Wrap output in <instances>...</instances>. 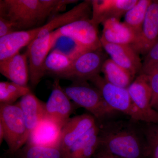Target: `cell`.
Here are the masks:
<instances>
[{
	"label": "cell",
	"instance_id": "cell-1",
	"mask_svg": "<svg viewBox=\"0 0 158 158\" xmlns=\"http://www.w3.org/2000/svg\"><path fill=\"white\" fill-rule=\"evenodd\" d=\"M141 122L111 120L99 125V146L119 158L147 157V143Z\"/></svg>",
	"mask_w": 158,
	"mask_h": 158
},
{
	"label": "cell",
	"instance_id": "cell-2",
	"mask_svg": "<svg viewBox=\"0 0 158 158\" xmlns=\"http://www.w3.org/2000/svg\"><path fill=\"white\" fill-rule=\"evenodd\" d=\"M0 17L10 21L16 31L34 28L44 20L40 0H1Z\"/></svg>",
	"mask_w": 158,
	"mask_h": 158
},
{
	"label": "cell",
	"instance_id": "cell-3",
	"mask_svg": "<svg viewBox=\"0 0 158 158\" xmlns=\"http://www.w3.org/2000/svg\"><path fill=\"white\" fill-rule=\"evenodd\" d=\"M63 90L71 100L88 111L97 122L103 121L116 112L106 103L99 90L88 81L73 82Z\"/></svg>",
	"mask_w": 158,
	"mask_h": 158
},
{
	"label": "cell",
	"instance_id": "cell-4",
	"mask_svg": "<svg viewBox=\"0 0 158 158\" xmlns=\"http://www.w3.org/2000/svg\"><path fill=\"white\" fill-rule=\"evenodd\" d=\"M0 124L4 129L8 154H13L27 143L30 136L22 111L16 104H0Z\"/></svg>",
	"mask_w": 158,
	"mask_h": 158
},
{
	"label": "cell",
	"instance_id": "cell-5",
	"mask_svg": "<svg viewBox=\"0 0 158 158\" xmlns=\"http://www.w3.org/2000/svg\"><path fill=\"white\" fill-rule=\"evenodd\" d=\"M90 81L97 88L108 106L116 111H120L136 122H145V118L133 102L127 88L113 85L99 74Z\"/></svg>",
	"mask_w": 158,
	"mask_h": 158
},
{
	"label": "cell",
	"instance_id": "cell-6",
	"mask_svg": "<svg viewBox=\"0 0 158 158\" xmlns=\"http://www.w3.org/2000/svg\"><path fill=\"white\" fill-rule=\"evenodd\" d=\"M106 59L102 48L86 51L78 56L68 70L59 77L73 82L88 81L99 74Z\"/></svg>",
	"mask_w": 158,
	"mask_h": 158
},
{
	"label": "cell",
	"instance_id": "cell-7",
	"mask_svg": "<svg viewBox=\"0 0 158 158\" xmlns=\"http://www.w3.org/2000/svg\"><path fill=\"white\" fill-rule=\"evenodd\" d=\"M98 27L91 18L75 21L51 32L52 38L58 36H67L74 40L88 50L102 48L101 41L98 36Z\"/></svg>",
	"mask_w": 158,
	"mask_h": 158
},
{
	"label": "cell",
	"instance_id": "cell-8",
	"mask_svg": "<svg viewBox=\"0 0 158 158\" xmlns=\"http://www.w3.org/2000/svg\"><path fill=\"white\" fill-rule=\"evenodd\" d=\"M51 32L41 31L37 37L27 46V54L29 62L30 81L34 88L45 74V60L52 49Z\"/></svg>",
	"mask_w": 158,
	"mask_h": 158
},
{
	"label": "cell",
	"instance_id": "cell-9",
	"mask_svg": "<svg viewBox=\"0 0 158 158\" xmlns=\"http://www.w3.org/2000/svg\"><path fill=\"white\" fill-rule=\"evenodd\" d=\"M127 89L133 102L144 116L145 123H158V112L151 106L152 90L148 76L140 73Z\"/></svg>",
	"mask_w": 158,
	"mask_h": 158
},
{
	"label": "cell",
	"instance_id": "cell-10",
	"mask_svg": "<svg viewBox=\"0 0 158 158\" xmlns=\"http://www.w3.org/2000/svg\"><path fill=\"white\" fill-rule=\"evenodd\" d=\"M60 85L59 79L54 81L50 95L45 103L44 117L52 120L63 128L70 119L73 106Z\"/></svg>",
	"mask_w": 158,
	"mask_h": 158
},
{
	"label": "cell",
	"instance_id": "cell-11",
	"mask_svg": "<svg viewBox=\"0 0 158 158\" xmlns=\"http://www.w3.org/2000/svg\"><path fill=\"white\" fill-rule=\"evenodd\" d=\"M158 41V1H152L148 9L140 34L131 44L137 53L145 56Z\"/></svg>",
	"mask_w": 158,
	"mask_h": 158
},
{
	"label": "cell",
	"instance_id": "cell-12",
	"mask_svg": "<svg viewBox=\"0 0 158 158\" xmlns=\"http://www.w3.org/2000/svg\"><path fill=\"white\" fill-rule=\"evenodd\" d=\"M138 0H93L91 19L96 25L112 19L120 18Z\"/></svg>",
	"mask_w": 158,
	"mask_h": 158
},
{
	"label": "cell",
	"instance_id": "cell-13",
	"mask_svg": "<svg viewBox=\"0 0 158 158\" xmlns=\"http://www.w3.org/2000/svg\"><path fill=\"white\" fill-rule=\"evenodd\" d=\"M97 124L96 118L88 113L70 118L62 128L59 146L65 155L77 140Z\"/></svg>",
	"mask_w": 158,
	"mask_h": 158
},
{
	"label": "cell",
	"instance_id": "cell-14",
	"mask_svg": "<svg viewBox=\"0 0 158 158\" xmlns=\"http://www.w3.org/2000/svg\"><path fill=\"white\" fill-rule=\"evenodd\" d=\"M100 40L102 47L117 65L128 71L134 77L141 72L142 64L139 55L131 45L114 44Z\"/></svg>",
	"mask_w": 158,
	"mask_h": 158
},
{
	"label": "cell",
	"instance_id": "cell-15",
	"mask_svg": "<svg viewBox=\"0 0 158 158\" xmlns=\"http://www.w3.org/2000/svg\"><path fill=\"white\" fill-rule=\"evenodd\" d=\"M27 54L19 53L0 61V72L11 82L27 87L30 81L29 65Z\"/></svg>",
	"mask_w": 158,
	"mask_h": 158
},
{
	"label": "cell",
	"instance_id": "cell-16",
	"mask_svg": "<svg viewBox=\"0 0 158 158\" xmlns=\"http://www.w3.org/2000/svg\"><path fill=\"white\" fill-rule=\"evenodd\" d=\"M62 129L56 122L44 117L30 134L27 143L48 147L59 146Z\"/></svg>",
	"mask_w": 158,
	"mask_h": 158
},
{
	"label": "cell",
	"instance_id": "cell-17",
	"mask_svg": "<svg viewBox=\"0 0 158 158\" xmlns=\"http://www.w3.org/2000/svg\"><path fill=\"white\" fill-rule=\"evenodd\" d=\"M16 104L22 111L30 135L45 116V103L31 91L22 97Z\"/></svg>",
	"mask_w": 158,
	"mask_h": 158
},
{
	"label": "cell",
	"instance_id": "cell-18",
	"mask_svg": "<svg viewBox=\"0 0 158 158\" xmlns=\"http://www.w3.org/2000/svg\"><path fill=\"white\" fill-rule=\"evenodd\" d=\"M100 39L110 43L131 45L135 40L136 35L128 26L119 20L112 19L106 21Z\"/></svg>",
	"mask_w": 158,
	"mask_h": 158
},
{
	"label": "cell",
	"instance_id": "cell-19",
	"mask_svg": "<svg viewBox=\"0 0 158 158\" xmlns=\"http://www.w3.org/2000/svg\"><path fill=\"white\" fill-rule=\"evenodd\" d=\"M98 124L77 140L66 153L67 158H92L99 146Z\"/></svg>",
	"mask_w": 158,
	"mask_h": 158
},
{
	"label": "cell",
	"instance_id": "cell-20",
	"mask_svg": "<svg viewBox=\"0 0 158 158\" xmlns=\"http://www.w3.org/2000/svg\"><path fill=\"white\" fill-rule=\"evenodd\" d=\"M11 155L14 158H67L60 146L48 147L27 143Z\"/></svg>",
	"mask_w": 158,
	"mask_h": 158
},
{
	"label": "cell",
	"instance_id": "cell-21",
	"mask_svg": "<svg viewBox=\"0 0 158 158\" xmlns=\"http://www.w3.org/2000/svg\"><path fill=\"white\" fill-rule=\"evenodd\" d=\"M101 72L104 75V78L107 81L123 88H128L135 77L111 59H107L105 61Z\"/></svg>",
	"mask_w": 158,
	"mask_h": 158
},
{
	"label": "cell",
	"instance_id": "cell-22",
	"mask_svg": "<svg viewBox=\"0 0 158 158\" xmlns=\"http://www.w3.org/2000/svg\"><path fill=\"white\" fill-rule=\"evenodd\" d=\"M152 1L138 0L125 15L123 22L135 32L136 37L141 32L148 9Z\"/></svg>",
	"mask_w": 158,
	"mask_h": 158
},
{
	"label": "cell",
	"instance_id": "cell-23",
	"mask_svg": "<svg viewBox=\"0 0 158 158\" xmlns=\"http://www.w3.org/2000/svg\"><path fill=\"white\" fill-rule=\"evenodd\" d=\"M76 58L68 56L58 51H51L44 63L45 74H51L59 77L68 70Z\"/></svg>",
	"mask_w": 158,
	"mask_h": 158
},
{
	"label": "cell",
	"instance_id": "cell-24",
	"mask_svg": "<svg viewBox=\"0 0 158 158\" xmlns=\"http://www.w3.org/2000/svg\"><path fill=\"white\" fill-rule=\"evenodd\" d=\"M52 50L58 51L68 56L76 58L80 54L88 50L80 45L74 40L67 36H58L52 38Z\"/></svg>",
	"mask_w": 158,
	"mask_h": 158
},
{
	"label": "cell",
	"instance_id": "cell-25",
	"mask_svg": "<svg viewBox=\"0 0 158 158\" xmlns=\"http://www.w3.org/2000/svg\"><path fill=\"white\" fill-rule=\"evenodd\" d=\"M28 86L25 87L12 82H0V102L12 105L18 99L31 92Z\"/></svg>",
	"mask_w": 158,
	"mask_h": 158
},
{
	"label": "cell",
	"instance_id": "cell-26",
	"mask_svg": "<svg viewBox=\"0 0 158 158\" xmlns=\"http://www.w3.org/2000/svg\"><path fill=\"white\" fill-rule=\"evenodd\" d=\"M140 123L147 143V157L158 158V123Z\"/></svg>",
	"mask_w": 158,
	"mask_h": 158
},
{
	"label": "cell",
	"instance_id": "cell-27",
	"mask_svg": "<svg viewBox=\"0 0 158 158\" xmlns=\"http://www.w3.org/2000/svg\"><path fill=\"white\" fill-rule=\"evenodd\" d=\"M44 19L48 17L57 15L58 12L63 11L67 5L77 2L75 0H40Z\"/></svg>",
	"mask_w": 158,
	"mask_h": 158
},
{
	"label": "cell",
	"instance_id": "cell-28",
	"mask_svg": "<svg viewBox=\"0 0 158 158\" xmlns=\"http://www.w3.org/2000/svg\"><path fill=\"white\" fill-rule=\"evenodd\" d=\"M158 62V41L145 56L142 69L148 68Z\"/></svg>",
	"mask_w": 158,
	"mask_h": 158
},
{
	"label": "cell",
	"instance_id": "cell-29",
	"mask_svg": "<svg viewBox=\"0 0 158 158\" xmlns=\"http://www.w3.org/2000/svg\"><path fill=\"white\" fill-rule=\"evenodd\" d=\"M146 75L148 76L151 88V106L152 107L158 101V73L152 72Z\"/></svg>",
	"mask_w": 158,
	"mask_h": 158
},
{
	"label": "cell",
	"instance_id": "cell-30",
	"mask_svg": "<svg viewBox=\"0 0 158 158\" xmlns=\"http://www.w3.org/2000/svg\"><path fill=\"white\" fill-rule=\"evenodd\" d=\"M16 31L12 23L4 18L0 17V37Z\"/></svg>",
	"mask_w": 158,
	"mask_h": 158
},
{
	"label": "cell",
	"instance_id": "cell-31",
	"mask_svg": "<svg viewBox=\"0 0 158 158\" xmlns=\"http://www.w3.org/2000/svg\"><path fill=\"white\" fill-rule=\"evenodd\" d=\"M92 158H119L113 155L104 148L99 146L98 149Z\"/></svg>",
	"mask_w": 158,
	"mask_h": 158
},
{
	"label": "cell",
	"instance_id": "cell-32",
	"mask_svg": "<svg viewBox=\"0 0 158 158\" xmlns=\"http://www.w3.org/2000/svg\"><path fill=\"white\" fill-rule=\"evenodd\" d=\"M141 72V73H144L145 74H148L152 72L158 73V62L154 65L150 66L148 68L142 69Z\"/></svg>",
	"mask_w": 158,
	"mask_h": 158
},
{
	"label": "cell",
	"instance_id": "cell-33",
	"mask_svg": "<svg viewBox=\"0 0 158 158\" xmlns=\"http://www.w3.org/2000/svg\"><path fill=\"white\" fill-rule=\"evenodd\" d=\"M4 136H5V133H4V129L2 125L0 124V144H2L3 140H4Z\"/></svg>",
	"mask_w": 158,
	"mask_h": 158
},
{
	"label": "cell",
	"instance_id": "cell-34",
	"mask_svg": "<svg viewBox=\"0 0 158 158\" xmlns=\"http://www.w3.org/2000/svg\"><path fill=\"white\" fill-rule=\"evenodd\" d=\"M152 108L158 112V101L152 106Z\"/></svg>",
	"mask_w": 158,
	"mask_h": 158
},
{
	"label": "cell",
	"instance_id": "cell-35",
	"mask_svg": "<svg viewBox=\"0 0 158 158\" xmlns=\"http://www.w3.org/2000/svg\"></svg>",
	"mask_w": 158,
	"mask_h": 158
}]
</instances>
